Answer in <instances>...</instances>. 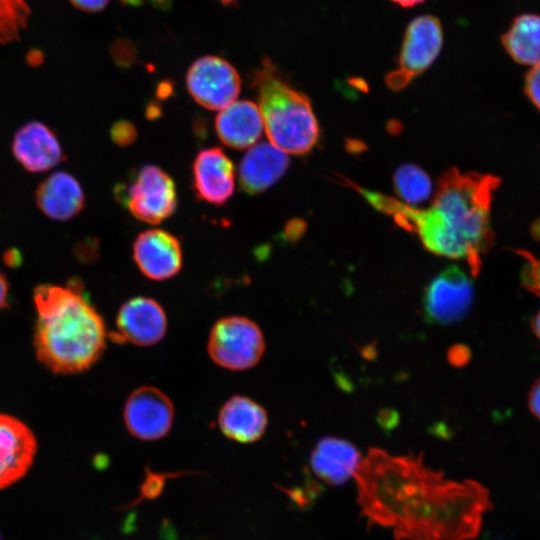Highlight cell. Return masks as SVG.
Here are the masks:
<instances>
[{"label": "cell", "mask_w": 540, "mask_h": 540, "mask_svg": "<svg viewBox=\"0 0 540 540\" xmlns=\"http://www.w3.org/2000/svg\"><path fill=\"white\" fill-rule=\"evenodd\" d=\"M360 516L396 540H471L493 508L488 489L427 466L423 455L371 448L354 475Z\"/></svg>", "instance_id": "6da1fadb"}, {"label": "cell", "mask_w": 540, "mask_h": 540, "mask_svg": "<svg viewBox=\"0 0 540 540\" xmlns=\"http://www.w3.org/2000/svg\"><path fill=\"white\" fill-rule=\"evenodd\" d=\"M501 180L492 174L445 171L437 182L432 204L422 212L426 237L438 256L465 259L473 276L481 256L493 243L490 214Z\"/></svg>", "instance_id": "7a4b0ae2"}, {"label": "cell", "mask_w": 540, "mask_h": 540, "mask_svg": "<svg viewBox=\"0 0 540 540\" xmlns=\"http://www.w3.org/2000/svg\"><path fill=\"white\" fill-rule=\"evenodd\" d=\"M36 323L33 345L37 359L56 374L88 370L106 347V326L79 282L41 284L33 293Z\"/></svg>", "instance_id": "3957f363"}, {"label": "cell", "mask_w": 540, "mask_h": 540, "mask_svg": "<svg viewBox=\"0 0 540 540\" xmlns=\"http://www.w3.org/2000/svg\"><path fill=\"white\" fill-rule=\"evenodd\" d=\"M252 79L270 143L287 154L310 152L320 133L310 99L288 84L269 59L262 61Z\"/></svg>", "instance_id": "277c9868"}, {"label": "cell", "mask_w": 540, "mask_h": 540, "mask_svg": "<svg viewBox=\"0 0 540 540\" xmlns=\"http://www.w3.org/2000/svg\"><path fill=\"white\" fill-rule=\"evenodd\" d=\"M207 350L213 362L231 371H243L258 364L265 351L259 326L243 316L219 319L211 328Z\"/></svg>", "instance_id": "5b68a950"}, {"label": "cell", "mask_w": 540, "mask_h": 540, "mask_svg": "<svg viewBox=\"0 0 540 540\" xmlns=\"http://www.w3.org/2000/svg\"><path fill=\"white\" fill-rule=\"evenodd\" d=\"M443 38L442 24L437 17L425 14L411 20L402 40L398 66L385 77L387 87L401 91L425 72L439 56Z\"/></svg>", "instance_id": "8992f818"}, {"label": "cell", "mask_w": 540, "mask_h": 540, "mask_svg": "<svg viewBox=\"0 0 540 540\" xmlns=\"http://www.w3.org/2000/svg\"><path fill=\"white\" fill-rule=\"evenodd\" d=\"M116 191V197L130 213L149 224H158L167 219L177 207L173 180L155 165L143 166L129 186L119 187Z\"/></svg>", "instance_id": "52a82bcc"}, {"label": "cell", "mask_w": 540, "mask_h": 540, "mask_svg": "<svg viewBox=\"0 0 540 540\" xmlns=\"http://www.w3.org/2000/svg\"><path fill=\"white\" fill-rule=\"evenodd\" d=\"M186 85L197 103L207 109L219 110L236 100L241 79L228 61L207 55L192 63L187 71Z\"/></svg>", "instance_id": "ba28073f"}, {"label": "cell", "mask_w": 540, "mask_h": 540, "mask_svg": "<svg viewBox=\"0 0 540 540\" xmlns=\"http://www.w3.org/2000/svg\"><path fill=\"white\" fill-rule=\"evenodd\" d=\"M472 281L452 265L436 276L424 295V314L433 323L452 324L462 320L473 301Z\"/></svg>", "instance_id": "9c48e42d"}, {"label": "cell", "mask_w": 540, "mask_h": 540, "mask_svg": "<svg viewBox=\"0 0 540 540\" xmlns=\"http://www.w3.org/2000/svg\"><path fill=\"white\" fill-rule=\"evenodd\" d=\"M128 432L141 440H158L170 431L174 407L170 398L152 386L135 389L127 398L123 410Z\"/></svg>", "instance_id": "30bf717a"}, {"label": "cell", "mask_w": 540, "mask_h": 540, "mask_svg": "<svg viewBox=\"0 0 540 540\" xmlns=\"http://www.w3.org/2000/svg\"><path fill=\"white\" fill-rule=\"evenodd\" d=\"M167 331V317L154 299L138 296L120 307L116 317L114 340L137 346H151L161 341Z\"/></svg>", "instance_id": "8fae6325"}, {"label": "cell", "mask_w": 540, "mask_h": 540, "mask_svg": "<svg viewBox=\"0 0 540 540\" xmlns=\"http://www.w3.org/2000/svg\"><path fill=\"white\" fill-rule=\"evenodd\" d=\"M37 449L36 437L24 422L0 413V490L17 483L28 473Z\"/></svg>", "instance_id": "7c38bea8"}, {"label": "cell", "mask_w": 540, "mask_h": 540, "mask_svg": "<svg viewBox=\"0 0 540 540\" xmlns=\"http://www.w3.org/2000/svg\"><path fill=\"white\" fill-rule=\"evenodd\" d=\"M133 259L147 278L163 281L174 277L182 267V248L173 234L161 229L140 233L133 244Z\"/></svg>", "instance_id": "4fadbf2b"}, {"label": "cell", "mask_w": 540, "mask_h": 540, "mask_svg": "<svg viewBox=\"0 0 540 540\" xmlns=\"http://www.w3.org/2000/svg\"><path fill=\"white\" fill-rule=\"evenodd\" d=\"M234 166L217 147L199 151L193 162V187L208 203L224 204L234 192Z\"/></svg>", "instance_id": "5bb4252c"}, {"label": "cell", "mask_w": 540, "mask_h": 540, "mask_svg": "<svg viewBox=\"0 0 540 540\" xmlns=\"http://www.w3.org/2000/svg\"><path fill=\"white\" fill-rule=\"evenodd\" d=\"M12 149L18 162L30 172L50 170L63 160L54 132L40 122H30L15 134Z\"/></svg>", "instance_id": "9a60e30c"}, {"label": "cell", "mask_w": 540, "mask_h": 540, "mask_svg": "<svg viewBox=\"0 0 540 540\" xmlns=\"http://www.w3.org/2000/svg\"><path fill=\"white\" fill-rule=\"evenodd\" d=\"M288 166L287 153L271 143H259L245 154L239 164V184L247 194H258L275 184Z\"/></svg>", "instance_id": "2e32d148"}, {"label": "cell", "mask_w": 540, "mask_h": 540, "mask_svg": "<svg viewBox=\"0 0 540 540\" xmlns=\"http://www.w3.org/2000/svg\"><path fill=\"white\" fill-rule=\"evenodd\" d=\"M362 460L357 448L347 440L324 437L319 440L310 456L313 473L326 484L337 486L346 483Z\"/></svg>", "instance_id": "e0dca14e"}, {"label": "cell", "mask_w": 540, "mask_h": 540, "mask_svg": "<svg viewBox=\"0 0 540 540\" xmlns=\"http://www.w3.org/2000/svg\"><path fill=\"white\" fill-rule=\"evenodd\" d=\"M268 424L265 409L254 400L235 395L221 407L218 426L229 439L239 443H253L259 440Z\"/></svg>", "instance_id": "ac0fdd59"}, {"label": "cell", "mask_w": 540, "mask_h": 540, "mask_svg": "<svg viewBox=\"0 0 540 540\" xmlns=\"http://www.w3.org/2000/svg\"><path fill=\"white\" fill-rule=\"evenodd\" d=\"M215 128L225 145L244 149L257 142L264 125L258 105L249 100H239L221 109L215 120Z\"/></svg>", "instance_id": "d6986e66"}, {"label": "cell", "mask_w": 540, "mask_h": 540, "mask_svg": "<svg viewBox=\"0 0 540 540\" xmlns=\"http://www.w3.org/2000/svg\"><path fill=\"white\" fill-rule=\"evenodd\" d=\"M36 201L40 210L51 219L68 220L82 210L84 193L73 176L57 172L40 184Z\"/></svg>", "instance_id": "ffe728a7"}, {"label": "cell", "mask_w": 540, "mask_h": 540, "mask_svg": "<svg viewBox=\"0 0 540 540\" xmlns=\"http://www.w3.org/2000/svg\"><path fill=\"white\" fill-rule=\"evenodd\" d=\"M502 45L517 63L535 66L540 63V16L521 14L503 34Z\"/></svg>", "instance_id": "44dd1931"}, {"label": "cell", "mask_w": 540, "mask_h": 540, "mask_svg": "<svg viewBox=\"0 0 540 540\" xmlns=\"http://www.w3.org/2000/svg\"><path fill=\"white\" fill-rule=\"evenodd\" d=\"M393 186L402 202L414 207L428 200L433 192L428 174L414 164H403L396 169Z\"/></svg>", "instance_id": "7402d4cb"}, {"label": "cell", "mask_w": 540, "mask_h": 540, "mask_svg": "<svg viewBox=\"0 0 540 540\" xmlns=\"http://www.w3.org/2000/svg\"><path fill=\"white\" fill-rule=\"evenodd\" d=\"M29 16L30 8L25 0H0V44L18 40Z\"/></svg>", "instance_id": "603a6c76"}, {"label": "cell", "mask_w": 540, "mask_h": 540, "mask_svg": "<svg viewBox=\"0 0 540 540\" xmlns=\"http://www.w3.org/2000/svg\"><path fill=\"white\" fill-rule=\"evenodd\" d=\"M515 253L525 260L520 272L521 285L529 292L540 297V258H536L530 252L524 250H515Z\"/></svg>", "instance_id": "cb8c5ba5"}, {"label": "cell", "mask_w": 540, "mask_h": 540, "mask_svg": "<svg viewBox=\"0 0 540 540\" xmlns=\"http://www.w3.org/2000/svg\"><path fill=\"white\" fill-rule=\"evenodd\" d=\"M525 93L533 105L540 110V63L531 67L524 82Z\"/></svg>", "instance_id": "d4e9b609"}, {"label": "cell", "mask_w": 540, "mask_h": 540, "mask_svg": "<svg viewBox=\"0 0 540 540\" xmlns=\"http://www.w3.org/2000/svg\"><path fill=\"white\" fill-rule=\"evenodd\" d=\"M137 131L135 126L125 120L118 121L111 128L112 140L120 146L130 145L135 141Z\"/></svg>", "instance_id": "484cf974"}, {"label": "cell", "mask_w": 540, "mask_h": 540, "mask_svg": "<svg viewBox=\"0 0 540 540\" xmlns=\"http://www.w3.org/2000/svg\"><path fill=\"white\" fill-rule=\"evenodd\" d=\"M70 3L77 9L84 12H99L102 11L110 2V0H69Z\"/></svg>", "instance_id": "4316f807"}, {"label": "cell", "mask_w": 540, "mask_h": 540, "mask_svg": "<svg viewBox=\"0 0 540 540\" xmlns=\"http://www.w3.org/2000/svg\"><path fill=\"white\" fill-rule=\"evenodd\" d=\"M528 405L531 413L540 420V378H538L528 396Z\"/></svg>", "instance_id": "83f0119b"}, {"label": "cell", "mask_w": 540, "mask_h": 540, "mask_svg": "<svg viewBox=\"0 0 540 540\" xmlns=\"http://www.w3.org/2000/svg\"><path fill=\"white\" fill-rule=\"evenodd\" d=\"M9 285L4 274L0 272V310L8 306Z\"/></svg>", "instance_id": "f1b7e54d"}, {"label": "cell", "mask_w": 540, "mask_h": 540, "mask_svg": "<svg viewBox=\"0 0 540 540\" xmlns=\"http://www.w3.org/2000/svg\"><path fill=\"white\" fill-rule=\"evenodd\" d=\"M3 260L7 266L17 267L21 264L22 257L19 251L16 249H11L4 254Z\"/></svg>", "instance_id": "f546056e"}, {"label": "cell", "mask_w": 540, "mask_h": 540, "mask_svg": "<svg viewBox=\"0 0 540 540\" xmlns=\"http://www.w3.org/2000/svg\"><path fill=\"white\" fill-rule=\"evenodd\" d=\"M172 92L171 85L168 82L159 84L157 88V96L159 98H166Z\"/></svg>", "instance_id": "4dcf8cb0"}, {"label": "cell", "mask_w": 540, "mask_h": 540, "mask_svg": "<svg viewBox=\"0 0 540 540\" xmlns=\"http://www.w3.org/2000/svg\"><path fill=\"white\" fill-rule=\"evenodd\" d=\"M531 328L536 335V337L540 340V310L537 312L535 317L531 321Z\"/></svg>", "instance_id": "1f68e13d"}, {"label": "cell", "mask_w": 540, "mask_h": 540, "mask_svg": "<svg viewBox=\"0 0 540 540\" xmlns=\"http://www.w3.org/2000/svg\"><path fill=\"white\" fill-rule=\"evenodd\" d=\"M391 2L402 7H413L423 3L425 0H390Z\"/></svg>", "instance_id": "d6a6232c"}, {"label": "cell", "mask_w": 540, "mask_h": 540, "mask_svg": "<svg viewBox=\"0 0 540 540\" xmlns=\"http://www.w3.org/2000/svg\"><path fill=\"white\" fill-rule=\"evenodd\" d=\"M534 232H533V235L536 239H540V222H537L535 227H534Z\"/></svg>", "instance_id": "836d02e7"}, {"label": "cell", "mask_w": 540, "mask_h": 540, "mask_svg": "<svg viewBox=\"0 0 540 540\" xmlns=\"http://www.w3.org/2000/svg\"><path fill=\"white\" fill-rule=\"evenodd\" d=\"M219 1H220L221 3L227 5V4H232V3L236 2L237 0H219Z\"/></svg>", "instance_id": "e575fe53"}, {"label": "cell", "mask_w": 540, "mask_h": 540, "mask_svg": "<svg viewBox=\"0 0 540 540\" xmlns=\"http://www.w3.org/2000/svg\"><path fill=\"white\" fill-rule=\"evenodd\" d=\"M0 540H1V534H0Z\"/></svg>", "instance_id": "d590c367"}]
</instances>
